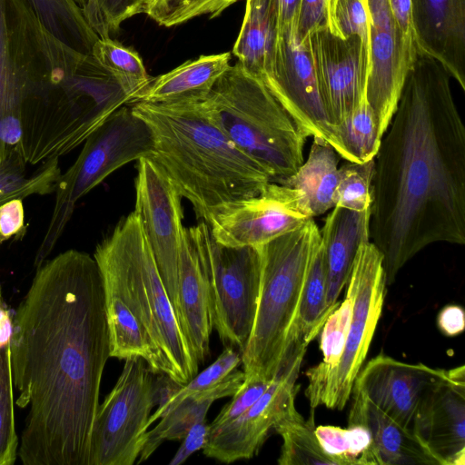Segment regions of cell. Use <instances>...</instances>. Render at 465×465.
Returning <instances> with one entry per match:
<instances>
[{"label": "cell", "mask_w": 465, "mask_h": 465, "mask_svg": "<svg viewBox=\"0 0 465 465\" xmlns=\"http://www.w3.org/2000/svg\"><path fill=\"white\" fill-rule=\"evenodd\" d=\"M16 405L28 415L24 465H89L102 377L110 358L102 275L94 256L67 250L45 261L11 319Z\"/></svg>", "instance_id": "6da1fadb"}, {"label": "cell", "mask_w": 465, "mask_h": 465, "mask_svg": "<svg viewBox=\"0 0 465 465\" xmlns=\"http://www.w3.org/2000/svg\"><path fill=\"white\" fill-rule=\"evenodd\" d=\"M450 78L417 54L374 158L370 241L387 284L428 245L465 243V126Z\"/></svg>", "instance_id": "7a4b0ae2"}, {"label": "cell", "mask_w": 465, "mask_h": 465, "mask_svg": "<svg viewBox=\"0 0 465 465\" xmlns=\"http://www.w3.org/2000/svg\"><path fill=\"white\" fill-rule=\"evenodd\" d=\"M130 105L151 131L150 159L190 202L198 219L206 222L215 207L256 195L272 182L227 137L203 101Z\"/></svg>", "instance_id": "3957f363"}, {"label": "cell", "mask_w": 465, "mask_h": 465, "mask_svg": "<svg viewBox=\"0 0 465 465\" xmlns=\"http://www.w3.org/2000/svg\"><path fill=\"white\" fill-rule=\"evenodd\" d=\"M102 279L111 283L144 326L166 368L180 384L199 363L180 328L151 248L134 212L121 220L94 252Z\"/></svg>", "instance_id": "277c9868"}, {"label": "cell", "mask_w": 465, "mask_h": 465, "mask_svg": "<svg viewBox=\"0 0 465 465\" xmlns=\"http://www.w3.org/2000/svg\"><path fill=\"white\" fill-rule=\"evenodd\" d=\"M203 102L227 137L272 182L288 178L303 163L309 135L240 63L220 76Z\"/></svg>", "instance_id": "5b68a950"}, {"label": "cell", "mask_w": 465, "mask_h": 465, "mask_svg": "<svg viewBox=\"0 0 465 465\" xmlns=\"http://www.w3.org/2000/svg\"><path fill=\"white\" fill-rule=\"evenodd\" d=\"M91 58L56 37L26 0H0V122L21 119Z\"/></svg>", "instance_id": "8992f818"}, {"label": "cell", "mask_w": 465, "mask_h": 465, "mask_svg": "<svg viewBox=\"0 0 465 465\" xmlns=\"http://www.w3.org/2000/svg\"><path fill=\"white\" fill-rule=\"evenodd\" d=\"M321 242L314 218L259 246L262 261L253 327L242 353L244 381L272 380L283 359L310 259Z\"/></svg>", "instance_id": "52a82bcc"}, {"label": "cell", "mask_w": 465, "mask_h": 465, "mask_svg": "<svg viewBox=\"0 0 465 465\" xmlns=\"http://www.w3.org/2000/svg\"><path fill=\"white\" fill-rule=\"evenodd\" d=\"M153 148L149 127L130 104L119 107L85 140L74 163L56 182L54 210L37 249L35 268L55 247L76 203L120 167L141 158H150Z\"/></svg>", "instance_id": "ba28073f"}, {"label": "cell", "mask_w": 465, "mask_h": 465, "mask_svg": "<svg viewBox=\"0 0 465 465\" xmlns=\"http://www.w3.org/2000/svg\"><path fill=\"white\" fill-rule=\"evenodd\" d=\"M347 285L352 313L340 361L322 374L307 375L305 394L313 409L345 407L381 317L387 282L382 255L371 242L360 245Z\"/></svg>", "instance_id": "9c48e42d"}, {"label": "cell", "mask_w": 465, "mask_h": 465, "mask_svg": "<svg viewBox=\"0 0 465 465\" xmlns=\"http://www.w3.org/2000/svg\"><path fill=\"white\" fill-rule=\"evenodd\" d=\"M209 282L213 329L225 347L242 353L258 306L262 261L259 247H233L217 242L208 224L199 223Z\"/></svg>", "instance_id": "30bf717a"}, {"label": "cell", "mask_w": 465, "mask_h": 465, "mask_svg": "<svg viewBox=\"0 0 465 465\" xmlns=\"http://www.w3.org/2000/svg\"><path fill=\"white\" fill-rule=\"evenodd\" d=\"M124 361L115 385L97 409L89 465H133L143 448L155 406L154 373L142 358Z\"/></svg>", "instance_id": "8fae6325"}, {"label": "cell", "mask_w": 465, "mask_h": 465, "mask_svg": "<svg viewBox=\"0 0 465 465\" xmlns=\"http://www.w3.org/2000/svg\"><path fill=\"white\" fill-rule=\"evenodd\" d=\"M310 218L296 190L269 182L256 195L215 207L205 223L212 236L223 244L259 247Z\"/></svg>", "instance_id": "7c38bea8"}, {"label": "cell", "mask_w": 465, "mask_h": 465, "mask_svg": "<svg viewBox=\"0 0 465 465\" xmlns=\"http://www.w3.org/2000/svg\"><path fill=\"white\" fill-rule=\"evenodd\" d=\"M281 368L271 385L242 415L227 425L210 431L203 452L224 463L252 459L275 424L297 411L296 381L306 347L287 348Z\"/></svg>", "instance_id": "4fadbf2b"}, {"label": "cell", "mask_w": 465, "mask_h": 465, "mask_svg": "<svg viewBox=\"0 0 465 465\" xmlns=\"http://www.w3.org/2000/svg\"><path fill=\"white\" fill-rule=\"evenodd\" d=\"M262 83L309 136L325 140L340 156L336 129L319 90L309 36L299 42L292 31L278 32L272 66Z\"/></svg>", "instance_id": "5bb4252c"}, {"label": "cell", "mask_w": 465, "mask_h": 465, "mask_svg": "<svg viewBox=\"0 0 465 465\" xmlns=\"http://www.w3.org/2000/svg\"><path fill=\"white\" fill-rule=\"evenodd\" d=\"M370 19L365 99L385 134L418 50L396 24L387 0H367Z\"/></svg>", "instance_id": "9a60e30c"}, {"label": "cell", "mask_w": 465, "mask_h": 465, "mask_svg": "<svg viewBox=\"0 0 465 465\" xmlns=\"http://www.w3.org/2000/svg\"><path fill=\"white\" fill-rule=\"evenodd\" d=\"M309 44L322 99L336 129L365 100L368 52L359 36L341 39L326 26L311 33Z\"/></svg>", "instance_id": "2e32d148"}, {"label": "cell", "mask_w": 465, "mask_h": 465, "mask_svg": "<svg viewBox=\"0 0 465 465\" xmlns=\"http://www.w3.org/2000/svg\"><path fill=\"white\" fill-rule=\"evenodd\" d=\"M182 196L150 158L137 161L135 207L161 278L178 265L183 233Z\"/></svg>", "instance_id": "e0dca14e"}, {"label": "cell", "mask_w": 465, "mask_h": 465, "mask_svg": "<svg viewBox=\"0 0 465 465\" xmlns=\"http://www.w3.org/2000/svg\"><path fill=\"white\" fill-rule=\"evenodd\" d=\"M161 280L180 328L200 365L210 353L213 324L199 223L184 227L178 265Z\"/></svg>", "instance_id": "ac0fdd59"}, {"label": "cell", "mask_w": 465, "mask_h": 465, "mask_svg": "<svg viewBox=\"0 0 465 465\" xmlns=\"http://www.w3.org/2000/svg\"><path fill=\"white\" fill-rule=\"evenodd\" d=\"M411 431L439 465L465 464V368L445 371L425 391Z\"/></svg>", "instance_id": "d6986e66"}, {"label": "cell", "mask_w": 465, "mask_h": 465, "mask_svg": "<svg viewBox=\"0 0 465 465\" xmlns=\"http://www.w3.org/2000/svg\"><path fill=\"white\" fill-rule=\"evenodd\" d=\"M444 373L445 370L406 363L380 354L361 369L352 390L363 393L385 414L411 430L422 396Z\"/></svg>", "instance_id": "ffe728a7"}, {"label": "cell", "mask_w": 465, "mask_h": 465, "mask_svg": "<svg viewBox=\"0 0 465 465\" xmlns=\"http://www.w3.org/2000/svg\"><path fill=\"white\" fill-rule=\"evenodd\" d=\"M418 53L438 61L465 91V0H411Z\"/></svg>", "instance_id": "44dd1931"}, {"label": "cell", "mask_w": 465, "mask_h": 465, "mask_svg": "<svg viewBox=\"0 0 465 465\" xmlns=\"http://www.w3.org/2000/svg\"><path fill=\"white\" fill-rule=\"evenodd\" d=\"M371 208L351 211L333 207L320 231L327 268V304L332 312L349 281L360 245L370 241Z\"/></svg>", "instance_id": "7402d4cb"}, {"label": "cell", "mask_w": 465, "mask_h": 465, "mask_svg": "<svg viewBox=\"0 0 465 465\" xmlns=\"http://www.w3.org/2000/svg\"><path fill=\"white\" fill-rule=\"evenodd\" d=\"M352 392L348 425L361 424L369 430L373 465H439L411 430L385 414L361 391Z\"/></svg>", "instance_id": "603a6c76"}, {"label": "cell", "mask_w": 465, "mask_h": 465, "mask_svg": "<svg viewBox=\"0 0 465 465\" xmlns=\"http://www.w3.org/2000/svg\"><path fill=\"white\" fill-rule=\"evenodd\" d=\"M230 60L229 52L188 60L166 74L152 77L130 104H183L203 102L220 76L231 66Z\"/></svg>", "instance_id": "cb8c5ba5"}, {"label": "cell", "mask_w": 465, "mask_h": 465, "mask_svg": "<svg viewBox=\"0 0 465 465\" xmlns=\"http://www.w3.org/2000/svg\"><path fill=\"white\" fill-rule=\"evenodd\" d=\"M278 37L275 0H246L245 14L232 53L262 82L271 72Z\"/></svg>", "instance_id": "d4e9b609"}, {"label": "cell", "mask_w": 465, "mask_h": 465, "mask_svg": "<svg viewBox=\"0 0 465 465\" xmlns=\"http://www.w3.org/2000/svg\"><path fill=\"white\" fill-rule=\"evenodd\" d=\"M243 381V371L235 370L219 385L179 401L160 419L153 429L147 430L145 442L136 463L148 460L164 441L183 440L193 425L205 420L213 401L232 396L241 389Z\"/></svg>", "instance_id": "484cf974"}, {"label": "cell", "mask_w": 465, "mask_h": 465, "mask_svg": "<svg viewBox=\"0 0 465 465\" xmlns=\"http://www.w3.org/2000/svg\"><path fill=\"white\" fill-rule=\"evenodd\" d=\"M103 284L110 333V357L119 360L139 357L154 374H166L163 359L143 323L111 283L103 281Z\"/></svg>", "instance_id": "4316f807"}, {"label": "cell", "mask_w": 465, "mask_h": 465, "mask_svg": "<svg viewBox=\"0 0 465 465\" xmlns=\"http://www.w3.org/2000/svg\"><path fill=\"white\" fill-rule=\"evenodd\" d=\"M339 154L325 140L312 137L305 162L288 178L278 183L296 190L314 218L334 207L333 193L339 179Z\"/></svg>", "instance_id": "83f0119b"}, {"label": "cell", "mask_w": 465, "mask_h": 465, "mask_svg": "<svg viewBox=\"0 0 465 465\" xmlns=\"http://www.w3.org/2000/svg\"><path fill=\"white\" fill-rule=\"evenodd\" d=\"M26 1L56 37L82 54H92L99 36L74 0Z\"/></svg>", "instance_id": "f1b7e54d"}, {"label": "cell", "mask_w": 465, "mask_h": 465, "mask_svg": "<svg viewBox=\"0 0 465 465\" xmlns=\"http://www.w3.org/2000/svg\"><path fill=\"white\" fill-rule=\"evenodd\" d=\"M273 430L282 439L280 465H339L321 447L312 416L305 420L295 411L279 420Z\"/></svg>", "instance_id": "f546056e"}, {"label": "cell", "mask_w": 465, "mask_h": 465, "mask_svg": "<svg viewBox=\"0 0 465 465\" xmlns=\"http://www.w3.org/2000/svg\"><path fill=\"white\" fill-rule=\"evenodd\" d=\"M92 55L115 79L127 96L128 104L152 79L138 53L111 37L99 38Z\"/></svg>", "instance_id": "4dcf8cb0"}, {"label": "cell", "mask_w": 465, "mask_h": 465, "mask_svg": "<svg viewBox=\"0 0 465 465\" xmlns=\"http://www.w3.org/2000/svg\"><path fill=\"white\" fill-rule=\"evenodd\" d=\"M25 163L15 152L0 163V206L13 199H24L33 194H45L55 190L61 175L58 158L44 162L40 169L26 177Z\"/></svg>", "instance_id": "1f68e13d"}, {"label": "cell", "mask_w": 465, "mask_h": 465, "mask_svg": "<svg viewBox=\"0 0 465 465\" xmlns=\"http://www.w3.org/2000/svg\"><path fill=\"white\" fill-rule=\"evenodd\" d=\"M336 133L341 145L340 156L358 163L375 158L383 136L366 99L336 126Z\"/></svg>", "instance_id": "d6a6232c"}, {"label": "cell", "mask_w": 465, "mask_h": 465, "mask_svg": "<svg viewBox=\"0 0 465 465\" xmlns=\"http://www.w3.org/2000/svg\"><path fill=\"white\" fill-rule=\"evenodd\" d=\"M315 434L322 450L339 465H373L371 435L362 425L346 429L321 425L315 427Z\"/></svg>", "instance_id": "836d02e7"}, {"label": "cell", "mask_w": 465, "mask_h": 465, "mask_svg": "<svg viewBox=\"0 0 465 465\" xmlns=\"http://www.w3.org/2000/svg\"><path fill=\"white\" fill-rule=\"evenodd\" d=\"M374 159L358 163L348 162L339 168L333 193L334 207L362 212L371 206Z\"/></svg>", "instance_id": "e575fe53"}, {"label": "cell", "mask_w": 465, "mask_h": 465, "mask_svg": "<svg viewBox=\"0 0 465 465\" xmlns=\"http://www.w3.org/2000/svg\"><path fill=\"white\" fill-rule=\"evenodd\" d=\"M238 0H142V13L159 25L171 27L194 17L213 18Z\"/></svg>", "instance_id": "d590c367"}, {"label": "cell", "mask_w": 465, "mask_h": 465, "mask_svg": "<svg viewBox=\"0 0 465 465\" xmlns=\"http://www.w3.org/2000/svg\"><path fill=\"white\" fill-rule=\"evenodd\" d=\"M9 342L0 346V465H13L18 455Z\"/></svg>", "instance_id": "8d00e7d4"}, {"label": "cell", "mask_w": 465, "mask_h": 465, "mask_svg": "<svg viewBox=\"0 0 465 465\" xmlns=\"http://www.w3.org/2000/svg\"><path fill=\"white\" fill-rule=\"evenodd\" d=\"M242 363V354L231 347L225 350L206 369L197 373L187 383L182 385L170 401L153 414L148 421L150 427L154 421L160 420L173 407L186 397L203 391L210 390L224 381L231 373Z\"/></svg>", "instance_id": "74e56055"}, {"label": "cell", "mask_w": 465, "mask_h": 465, "mask_svg": "<svg viewBox=\"0 0 465 465\" xmlns=\"http://www.w3.org/2000/svg\"><path fill=\"white\" fill-rule=\"evenodd\" d=\"M351 313L352 297L346 292L344 301L328 316L321 330L320 346L323 360L311 368L306 375L322 374L337 365L345 346Z\"/></svg>", "instance_id": "f35d334b"}, {"label": "cell", "mask_w": 465, "mask_h": 465, "mask_svg": "<svg viewBox=\"0 0 465 465\" xmlns=\"http://www.w3.org/2000/svg\"><path fill=\"white\" fill-rule=\"evenodd\" d=\"M326 27L341 39L357 35L368 52L370 19L367 0H325Z\"/></svg>", "instance_id": "ab89813d"}, {"label": "cell", "mask_w": 465, "mask_h": 465, "mask_svg": "<svg viewBox=\"0 0 465 465\" xmlns=\"http://www.w3.org/2000/svg\"><path fill=\"white\" fill-rule=\"evenodd\" d=\"M99 38L110 37L126 19L142 13V0H74Z\"/></svg>", "instance_id": "60d3db41"}, {"label": "cell", "mask_w": 465, "mask_h": 465, "mask_svg": "<svg viewBox=\"0 0 465 465\" xmlns=\"http://www.w3.org/2000/svg\"><path fill=\"white\" fill-rule=\"evenodd\" d=\"M272 381V379L244 381L241 389L232 395L231 402L210 423V431L229 424L246 412L268 389Z\"/></svg>", "instance_id": "b9f144b4"}, {"label": "cell", "mask_w": 465, "mask_h": 465, "mask_svg": "<svg viewBox=\"0 0 465 465\" xmlns=\"http://www.w3.org/2000/svg\"><path fill=\"white\" fill-rule=\"evenodd\" d=\"M326 26L325 0H301L294 35L299 42H303L311 33Z\"/></svg>", "instance_id": "7bdbcfd3"}, {"label": "cell", "mask_w": 465, "mask_h": 465, "mask_svg": "<svg viewBox=\"0 0 465 465\" xmlns=\"http://www.w3.org/2000/svg\"><path fill=\"white\" fill-rule=\"evenodd\" d=\"M25 231L23 199H13L0 206V247L7 240L22 237Z\"/></svg>", "instance_id": "ee69618b"}, {"label": "cell", "mask_w": 465, "mask_h": 465, "mask_svg": "<svg viewBox=\"0 0 465 465\" xmlns=\"http://www.w3.org/2000/svg\"><path fill=\"white\" fill-rule=\"evenodd\" d=\"M210 433V424L202 420L191 427L175 455L169 462L170 465H180L197 450H203Z\"/></svg>", "instance_id": "f6af8a7d"}, {"label": "cell", "mask_w": 465, "mask_h": 465, "mask_svg": "<svg viewBox=\"0 0 465 465\" xmlns=\"http://www.w3.org/2000/svg\"><path fill=\"white\" fill-rule=\"evenodd\" d=\"M387 1L396 24L408 42L417 48L412 21L411 0Z\"/></svg>", "instance_id": "bcb514c9"}, {"label": "cell", "mask_w": 465, "mask_h": 465, "mask_svg": "<svg viewBox=\"0 0 465 465\" xmlns=\"http://www.w3.org/2000/svg\"><path fill=\"white\" fill-rule=\"evenodd\" d=\"M437 323L444 335L455 336L463 331L465 313L459 305H447L438 315Z\"/></svg>", "instance_id": "7dc6e473"}, {"label": "cell", "mask_w": 465, "mask_h": 465, "mask_svg": "<svg viewBox=\"0 0 465 465\" xmlns=\"http://www.w3.org/2000/svg\"><path fill=\"white\" fill-rule=\"evenodd\" d=\"M301 0H275L278 18V32L292 31L295 23Z\"/></svg>", "instance_id": "c3c4849f"}, {"label": "cell", "mask_w": 465, "mask_h": 465, "mask_svg": "<svg viewBox=\"0 0 465 465\" xmlns=\"http://www.w3.org/2000/svg\"><path fill=\"white\" fill-rule=\"evenodd\" d=\"M3 302H2V291H1V285H0V304H2Z\"/></svg>", "instance_id": "681fc988"}]
</instances>
